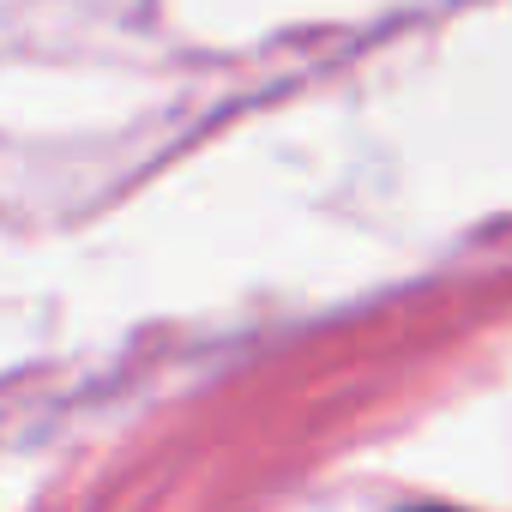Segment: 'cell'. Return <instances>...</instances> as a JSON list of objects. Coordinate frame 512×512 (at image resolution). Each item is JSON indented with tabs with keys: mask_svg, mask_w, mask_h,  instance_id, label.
<instances>
[{
	"mask_svg": "<svg viewBox=\"0 0 512 512\" xmlns=\"http://www.w3.org/2000/svg\"><path fill=\"white\" fill-rule=\"evenodd\" d=\"M434 512H440V506H434Z\"/></svg>",
	"mask_w": 512,
	"mask_h": 512,
	"instance_id": "obj_1",
	"label": "cell"
}]
</instances>
